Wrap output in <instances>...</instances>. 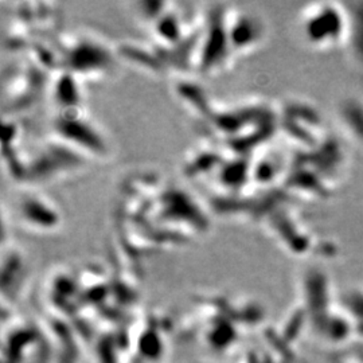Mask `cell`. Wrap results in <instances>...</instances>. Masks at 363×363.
Masks as SVG:
<instances>
[{
	"label": "cell",
	"mask_w": 363,
	"mask_h": 363,
	"mask_svg": "<svg viewBox=\"0 0 363 363\" xmlns=\"http://www.w3.org/2000/svg\"><path fill=\"white\" fill-rule=\"evenodd\" d=\"M339 120L351 138L363 147V101L345 100L339 106Z\"/></svg>",
	"instance_id": "cell-2"
},
{
	"label": "cell",
	"mask_w": 363,
	"mask_h": 363,
	"mask_svg": "<svg viewBox=\"0 0 363 363\" xmlns=\"http://www.w3.org/2000/svg\"><path fill=\"white\" fill-rule=\"evenodd\" d=\"M300 23L304 38L318 50L337 49L349 42L350 13L345 4H311L304 10Z\"/></svg>",
	"instance_id": "cell-1"
}]
</instances>
